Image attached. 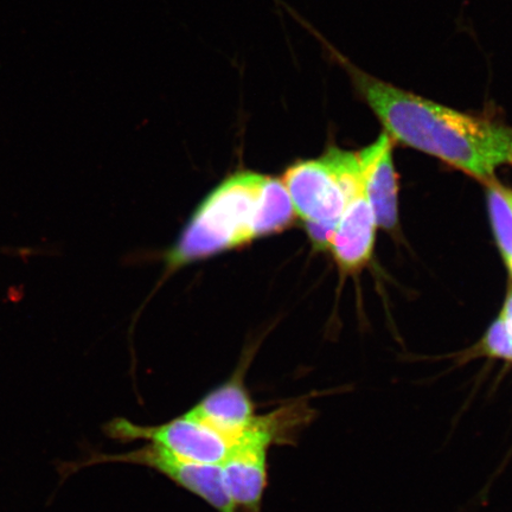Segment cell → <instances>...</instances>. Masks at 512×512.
<instances>
[{
    "label": "cell",
    "instance_id": "cell-2",
    "mask_svg": "<svg viewBox=\"0 0 512 512\" xmlns=\"http://www.w3.org/2000/svg\"><path fill=\"white\" fill-rule=\"evenodd\" d=\"M297 220L280 178L235 172L204 198L175 245L165 254L169 271L285 232Z\"/></svg>",
    "mask_w": 512,
    "mask_h": 512
},
{
    "label": "cell",
    "instance_id": "cell-9",
    "mask_svg": "<svg viewBox=\"0 0 512 512\" xmlns=\"http://www.w3.org/2000/svg\"><path fill=\"white\" fill-rule=\"evenodd\" d=\"M360 153L366 191L374 210L377 227L393 230L398 226V177L394 168L393 140L387 133Z\"/></svg>",
    "mask_w": 512,
    "mask_h": 512
},
{
    "label": "cell",
    "instance_id": "cell-10",
    "mask_svg": "<svg viewBox=\"0 0 512 512\" xmlns=\"http://www.w3.org/2000/svg\"><path fill=\"white\" fill-rule=\"evenodd\" d=\"M489 213L496 240L505 264L512 270V208L503 195L501 185L492 181L488 187Z\"/></svg>",
    "mask_w": 512,
    "mask_h": 512
},
{
    "label": "cell",
    "instance_id": "cell-5",
    "mask_svg": "<svg viewBox=\"0 0 512 512\" xmlns=\"http://www.w3.org/2000/svg\"><path fill=\"white\" fill-rule=\"evenodd\" d=\"M128 464L144 466L160 473L190 494L201 498L217 512H238L224 486L220 465H206L190 462L166 448L146 443V445L123 453H102L85 447V454L78 460H56L55 469L60 476L59 485L76 472L87 467L102 464Z\"/></svg>",
    "mask_w": 512,
    "mask_h": 512
},
{
    "label": "cell",
    "instance_id": "cell-4",
    "mask_svg": "<svg viewBox=\"0 0 512 512\" xmlns=\"http://www.w3.org/2000/svg\"><path fill=\"white\" fill-rule=\"evenodd\" d=\"M313 419L315 411L304 399L256 414L220 465L224 486L236 510L261 512L268 485V453L274 446L296 444L300 432Z\"/></svg>",
    "mask_w": 512,
    "mask_h": 512
},
{
    "label": "cell",
    "instance_id": "cell-8",
    "mask_svg": "<svg viewBox=\"0 0 512 512\" xmlns=\"http://www.w3.org/2000/svg\"><path fill=\"white\" fill-rule=\"evenodd\" d=\"M376 228L362 166L360 182L339 219L329 248L344 272H357L368 265L374 251Z\"/></svg>",
    "mask_w": 512,
    "mask_h": 512
},
{
    "label": "cell",
    "instance_id": "cell-7",
    "mask_svg": "<svg viewBox=\"0 0 512 512\" xmlns=\"http://www.w3.org/2000/svg\"><path fill=\"white\" fill-rule=\"evenodd\" d=\"M251 357L246 355L238 369L220 386L211 389L185 412L215 431L236 441L256 416V406L246 386V374Z\"/></svg>",
    "mask_w": 512,
    "mask_h": 512
},
{
    "label": "cell",
    "instance_id": "cell-13",
    "mask_svg": "<svg viewBox=\"0 0 512 512\" xmlns=\"http://www.w3.org/2000/svg\"><path fill=\"white\" fill-rule=\"evenodd\" d=\"M510 272H511V274H512V270H511Z\"/></svg>",
    "mask_w": 512,
    "mask_h": 512
},
{
    "label": "cell",
    "instance_id": "cell-11",
    "mask_svg": "<svg viewBox=\"0 0 512 512\" xmlns=\"http://www.w3.org/2000/svg\"><path fill=\"white\" fill-rule=\"evenodd\" d=\"M482 352L486 356L512 362V290L505 300L501 317L486 332Z\"/></svg>",
    "mask_w": 512,
    "mask_h": 512
},
{
    "label": "cell",
    "instance_id": "cell-1",
    "mask_svg": "<svg viewBox=\"0 0 512 512\" xmlns=\"http://www.w3.org/2000/svg\"><path fill=\"white\" fill-rule=\"evenodd\" d=\"M352 85L392 140L433 156L465 174L492 181L512 165V127L453 110L375 78L345 61Z\"/></svg>",
    "mask_w": 512,
    "mask_h": 512
},
{
    "label": "cell",
    "instance_id": "cell-3",
    "mask_svg": "<svg viewBox=\"0 0 512 512\" xmlns=\"http://www.w3.org/2000/svg\"><path fill=\"white\" fill-rule=\"evenodd\" d=\"M361 176L360 153L330 146L319 158L292 164L280 178L297 219L304 222L316 248H330L339 219Z\"/></svg>",
    "mask_w": 512,
    "mask_h": 512
},
{
    "label": "cell",
    "instance_id": "cell-12",
    "mask_svg": "<svg viewBox=\"0 0 512 512\" xmlns=\"http://www.w3.org/2000/svg\"><path fill=\"white\" fill-rule=\"evenodd\" d=\"M501 189H502L503 195L505 196V198H507V201L509 202V204L512 208V190L504 188V187H502V185H501Z\"/></svg>",
    "mask_w": 512,
    "mask_h": 512
},
{
    "label": "cell",
    "instance_id": "cell-6",
    "mask_svg": "<svg viewBox=\"0 0 512 512\" xmlns=\"http://www.w3.org/2000/svg\"><path fill=\"white\" fill-rule=\"evenodd\" d=\"M107 438L119 443L145 441L178 454L190 462L221 465L233 441L187 413L159 425H139L125 418H114L102 427Z\"/></svg>",
    "mask_w": 512,
    "mask_h": 512
}]
</instances>
